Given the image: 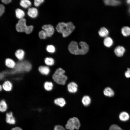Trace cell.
Segmentation results:
<instances>
[{
  "instance_id": "5",
  "label": "cell",
  "mask_w": 130,
  "mask_h": 130,
  "mask_svg": "<svg viewBox=\"0 0 130 130\" xmlns=\"http://www.w3.org/2000/svg\"><path fill=\"white\" fill-rule=\"evenodd\" d=\"M43 30L46 33L47 37H50L53 34L54 29L53 26L51 24H46L42 27Z\"/></svg>"
},
{
  "instance_id": "7",
  "label": "cell",
  "mask_w": 130,
  "mask_h": 130,
  "mask_svg": "<svg viewBox=\"0 0 130 130\" xmlns=\"http://www.w3.org/2000/svg\"><path fill=\"white\" fill-rule=\"evenodd\" d=\"M2 86L3 90L4 91L9 92L11 91L13 87L12 83L9 80L4 81L3 83L1 84Z\"/></svg>"
},
{
  "instance_id": "38",
  "label": "cell",
  "mask_w": 130,
  "mask_h": 130,
  "mask_svg": "<svg viewBox=\"0 0 130 130\" xmlns=\"http://www.w3.org/2000/svg\"><path fill=\"white\" fill-rule=\"evenodd\" d=\"M11 130H23L19 127H16L12 128Z\"/></svg>"
},
{
  "instance_id": "24",
  "label": "cell",
  "mask_w": 130,
  "mask_h": 130,
  "mask_svg": "<svg viewBox=\"0 0 130 130\" xmlns=\"http://www.w3.org/2000/svg\"><path fill=\"white\" fill-rule=\"evenodd\" d=\"M121 33L125 37L129 36L130 35V28L128 26L123 27L121 29Z\"/></svg>"
},
{
  "instance_id": "22",
  "label": "cell",
  "mask_w": 130,
  "mask_h": 130,
  "mask_svg": "<svg viewBox=\"0 0 130 130\" xmlns=\"http://www.w3.org/2000/svg\"><path fill=\"white\" fill-rule=\"evenodd\" d=\"M44 61L45 65L48 66H52L54 63V59L51 57H46L45 58Z\"/></svg>"
},
{
  "instance_id": "16",
  "label": "cell",
  "mask_w": 130,
  "mask_h": 130,
  "mask_svg": "<svg viewBox=\"0 0 130 130\" xmlns=\"http://www.w3.org/2000/svg\"><path fill=\"white\" fill-rule=\"evenodd\" d=\"M113 40L112 38L109 37H105L103 41V43L106 47H110L113 45Z\"/></svg>"
},
{
  "instance_id": "25",
  "label": "cell",
  "mask_w": 130,
  "mask_h": 130,
  "mask_svg": "<svg viewBox=\"0 0 130 130\" xmlns=\"http://www.w3.org/2000/svg\"><path fill=\"white\" fill-rule=\"evenodd\" d=\"M8 108L7 104L4 99L1 100L0 102V110L1 112H5Z\"/></svg>"
},
{
  "instance_id": "8",
  "label": "cell",
  "mask_w": 130,
  "mask_h": 130,
  "mask_svg": "<svg viewBox=\"0 0 130 130\" xmlns=\"http://www.w3.org/2000/svg\"><path fill=\"white\" fill-rule=\"evenodd\" d=\"M14 55L15 57L18 60L22 61L24 58L25 52L23 49H19L16 51Z\"/></svg>"
},
{
  "instance_id": "23",
  "label": "cell",
  "mask_w": 130,
  "mask_h": 130,
  "mask_svg": "<svg viewBox=\"0 0 130 130\" xmlns=\"http://www.w3.org/2000/svg\"><path fill=\"white\" fill-rule=\"evenodd\" d=\"M15 13L16 17L20 19L23 18L25 15L24 11L20 8L16 9L15 11Z\"/></svg>"
},
{
  "instance_id": "20",
  "label": "cell",
  "mask_w": 130,
  "mask_h": 130,
  "mask_svg": "<svg viewBox=\"0 0 130 130\" xmlns=\"http://www.w3.org/2000/svg\"><path fill=\"white\" fill-rule=\"evenodd\" d=\"M55 104L56 105L62 107L66 104L65 99L62 98H59L55 99L54 101Z\"/></svg>"
},
{
  "instance_id": "28",
  "label": "cell",
  "mask_w": 130,
  "mask_h": 130,
  "mask_svg": "<svg viewBox=\"0 0 130 130\" xmlns=\"http://www.w3.org/2000/svg\"><path fill=\"white\" fill-rule=\"evenodd\" d=\"M75 125V129L76 130L79 129L80 127L81 124L79 119L76 117L72 118Z\"/></svg>"
},
{
  "instance_id": "17",
  "label": "cell",
  "mask_w": 130,
  "mask_h": 130,
  "mask_svg": "<svg viewBox=\"0 0 130 130\" xmlns=\"http://www.w3.org/2000/svg\"><path fill=\"white\" fill-rule=\"evenodd\" d=\"M98 33L100 37L105 38L107 37L108 35L109 32L106 28L104 27H102L100 28Z\"/></svg>"
},
{
  "instance_id": "6",
  "label": "cell",
  "mask_w": 130,
  "mask_h": 130,
  "mask_svg": "<svg viewBox=\"0 0 130 130\" xmlns=\"http://www.w3.org/2000/svg\"><path fill=\"white\" fill-rule=\"evenodd\" d=\"M4 64L7 68L10 69H13L15 67L16 62L13 59L8 58L5 60Z\"/></svg>"
},
{
  "instance_id": "39",
  "label": "cell",
  "mask_w": 130,
  "mask_h": 130,
  "mask_svg": "<svg viewBox=\"0 0 130 130\" xmlns=\"http://www.w3.org/2000/svg\"><path fill=\"white\" fill-rule=\"evenodd\" d=\"M127 3L128 4H130V0H127L126 1Z\"/></svg>"
},
{
  "instance_id": "15",
  "label": "cell",
  "mask_w": 130,
  "mask_h": 130,
  "mask_svg": "<svg viewBox=\"0 0 130 130\" xmlns=\"http://www.w3.org/2000/svg\"><path fill=\"white\" fill-rule=\"evenodd\" d=\"M65 127L69 130H75V125L72 118H70L68 120Z\"/></svg>"
},
{
  "instance_id": "3",
  "label": "cell",
  "mask_w": 130,
  "mask_h": 130,
  "mask_svg": "<svg viewBox=\"0 0 130 130\" xmlns=\"http://www.w3.org/2000/svg\"><path fill=\"white\" fill-rule=\"evenodd\" d=\"M65 72V71L61 68L57 69L52 75L53 80L58 84H65L67 79V76L64 74Z\"/></svg>"
},
{
  "instance_id": "12",
  "label": "cell",
  "mask_w": 130,
  "mask_h": 130,
  "mask_svg": "<svg viewBox=\"0 0 130 130\" xmlns=\"http://www.w3.org/2000/svg\"><path fill=\"white\" fill-rule=\"evenodd\" d=\"M27 13L30 17L32 18H35L38 15V11L37 9L35 8H30L28 9Z\"/></svg>"
},
{
  "instance_id": "26",
  "label": "cell",
  "mask_w": 130,
  "mask_h": 130,
  "mask_svg": "<svg viewBox=\"0 0 130 130\" xmlns=\"http://www.w3.org/2000/svg\"><path fill=\"white\" fill-rule=\"evenodd\" d=\"M82 102L84 106H87L90 104L91 102V99L89 96H85L82 98Z\"/></svg>"
},
{
  "instance_id": "40",
  "label": "cell",
  "mask_w": 130,
  "mask_h": 130,
  "mask_svg": "<svg viewBox=\"0 0 130 130\" xmlns=\"http://www.w3.org/2000/svg\"><path fill=\"white\" fill-rule=\"evenodd\" d=\"M3 89V88L2 85L0 84V91H1Z\"/></svg>"
},
{
  "instance_id": "19",
  "label": "cell",
  "mask_w": 130,
  "mask_h": 130,
  "mask_svg": "<svg viewBox=\"0 0 130 130\" xmlns=\"http://www.w3.org/2000/svg\"><path fill=\"white\" fill-rule=\"evenodd\" d=\"M103 93L105 96L110 97L113 96L114 94L113 91L109 87H107L104 89Z\"/></svg>"
},
{
  "instance_id": "35",
  "label": "cell",
  "mask_w": 130,
  "mask_h": 130,
  "mask_svg": "<svg viewBox=\"0 0 130 130\" xmlns=\"http://www.w3.org/2000/svg\"><path fill=\"white\" fill-rule=\"evenodd\" d=\"M54 130H65V128L62 126L57 125L54 127Z\"/></svg>"
},
{
  "instance_id": "21",
  "label": "cell",
  "mask_w": 130,
  "mask_h": 130,
  "mask_svg": "<svg viewBox=\"0 0 130 130\" xmlns=\"http://www.w3.org/2000/svg\"><path fill=\"white\" fill-rule=\"evenodd\" d=\"M119 119L120 120L123 121H127L129 119L130 116L129 114L125 111L121 112L119 115Z\"/></svg>"
},
{
  "instance_id": "13",
  "label": "cell",
  "mask_w": 130,
  "mask_h": 130,
  "mask_svg": "<svg viewBox=\"0 0 130 130\" xmlns=\"http://www.w3.org/2000/svg\"><path fill=\"white\" fill-rule=\"evenodd\" d=\"M77 84L74 82H70L67 85V89L68 91L72 93H75L77 92Z\"/></svg>"
},
{
  "instance_id": "10",
  "label": "cell",
  "mask_w": 130,
  "mask_h": 130,
  "mask_svg": "<svg viewBox=\"0 0 130 130\" xmlns=\"http://www.w3.org/2000/svg\"><path fill=\"white\" fill-rule=\"evenodd\" d=\"M125 51V48L121 46H118L114 49V52L115 55L117 56L121 57L124 54Z\"/></svg>"
},
{
  "instance_id": "2",
  "label": "cell",
  "mask_w": 130,
  "mask_h": 130,
  "mask_svg": "<svg viewBox=\"0 0 130 130\" xmlns=\"http://www.w3.org/2000/svg\"><path fill=\"white\" fill-rule=\"evenodd\" d=\"M75 27L71 22L67 23L61 22L58 23L57 25L56 29L59 32L61 33L63 37H65L68 36L72 33Z\"/></svg>"
},
{
  "instance_id": "29",
  "label": "cell",
  "mask_w": 130,
  "mask_h": 130,
  "mask_svg": "<svg viewBox=\"0 0 130 130\" xmlns=\"http://www.w3.org/2000/svg\"><path fill=\"white\" fill-rule=\"evenodd\" d=\"M46 49L48 52L51 53H54L55 51L54 46L52 45H49L47 46Z\"/></svg>"
},
{
  "instance_id": "31",
  "label": "cell",
  "mask_w": 130,
  "mask_h": 130,
  "mask_svg": "<svg viewBox=\"0 0 130 130\" xmlns=\"http://www.w3.org/2000/svg\"><path fill=\"white\" fill-rule=\"evenodd\" d=\"M33 29V26L32 25L27 26L25 32L27 34H30L32 32Z\"/></svg>"
},
{
  "instance_id": "11",
  "label": "cell",
  "mask_w": 130,
  "mask_h": 130,
  "mask_svg": "<svg viewBox=\"0 0 130 130\" xmlns=\"http://www.w3.org/2000/svg\"><path fill=\"white\" fill-rule=\"evenodd\" d=\"M6 121L10 124L13 125L16 123V120L15 117L13 115L12 112L7 113L6 115Z\"/></svg>"
},
{
  "instance_id": "4",
  "label": "cell",
  "mask_w": 130,
  "mask_h": 130,
  "mask_svg": "<svg viewBox=\"0 0 130 130\" xmlns=\"http://www.w3.org/2000/svg\"><path fill=\"white\" fill-rule=\"evenodd\" d=\"M26 19L23 18L20 19L15 26L16 29L19 32H25L27 26L26 24Z\"/></svg>"
},
{
  "instance_id": "36",
  "label": "cell",
  "mask_w": 130,
  "mask_h": 130,
  "mask_svg": "<svg viewBox=\"0 0 130 130\" xmlns=\"http://www.w3.org/2000/svg\"><path fill=\"white\" fill-rule=\"evenodd\" d=\"M125 77L127 78L130 77V69L128 68L127 70L125 72Z\"/></svg>"
},
{
  "instance_id": "27",
  "label": "cell",
  "mask_w": 130,
  "mask_h": 130,
  "mask_svg": "<svg viewBox=\"0 0 130 130\" xmlns=\"http://www.w3.org/2000/svg\"><path fill=\"white\" fill-rule=\"evenodd\" d=\"M20 4L23 8H27L31 6V1L28 0H22L20 2Z\"/></svg>"
},
{
  "instance_id": "14",
  "label": "cell",
  "mask_w": 130,
  "mask_h": 130,
  "mask_svg": "<svg viewBox=\"0 0 130 130\" xmlns=\"http://www.w3.org/2000/svg\"><path fill=\"white\" fill-rule=\"evenodd\" d=\"M104 2L106 5L116 6L118 5L121 3V1L117 0H105Z\"/></svg>"
},
{
  "instance_id": "41",
  "label": "cell",
  "mask_w": 130,
  "mask_h": 130,
  "mask_svg": "<svg viewBox=\"0 0 130 130\" xmlns=\"http://www.w3.org/2000/svg\"><path fill=\"white\" fill-rule=\"evenodd\" d=\"M122 130H123L122 129Z\"/></svg>"
},
{
  "instance_id": "32",
  "label": "cell",
  "mask_w": 130,
  "mask_h": 130,
  "mask_svg": "<svg viewBox=\"0 0 130 130\" xmlns=\"http://www.w3.org/2000/svg\"><path fill=\"white\" fill-rule=\"evenodd\" d=\"M122 129L119 126L116 124H113L110 126L109 130H122Z\"/></svg>"
},
{
  "instance_id": "9",
  "label": "cell",
  "mask_w": 130,
  "mask_h": 130,
  "mask_svg": "<svg viewBox=\"0 0 130 130\" xmlns=\"http://www.w3.org/2000/svg\"><path fill=\"white\" fill-rule=\"evenodd\" d=\"M38 70L41 74L47 76L50 72L49 67L46 65L39 66L38 68Z\"/></svg>"
},
{
  "instance_id": "34",
  "label": "cell",
  "mask_w": 130,
  "mask_h": 130,
  "mask_svg": "<svg viewBox=\"0 0 130 130\" xmlns=\"http://www.w3.org/2000/svg\"><path fill=\"white\" fill-rule=\"evenodd\" d=\"M5 10V7L2 4L0 5V16H1L4 13Z\"/></svg>"
},
{
  "instance_id": "18",
  "label": "cell",
  "mask_w": 130,
  "mask_h": 130,
  "mask_svg": "<svg viewBox=\"0 0 130 130\" xmlns=\"http://www.w3.org/2000/svg\"><path fill=\"white\" fill-rule=\"evenodd\" d=\"M43 87L44 89L47 91H51L53 88V85L51 82L47 81L43 84Z\"/></svg>"
},
{
  "instance_id": "30",
  "label": "cell",
  "mask_w": 130,
  "mask_h": 130,
  "mask_svg": "<svg viewBox=\"0 0 130 130\" xmlns=\"http://www.w3.org/2000/svg\"><path fill=\"white\" fill-rule=\"evenodd\" d=\"M38 35L39 38L41 39H45L47 37L46 32L44 30L40 31Z\"/></svg>"
},
{
  "instance_id": "33",
  "label": "cell",
  "mask_w": 130,
  "mask_h": 130,
  "mask_svg": "<svg viewBox=\"0 0 130 130\" xmlns=\"http://www.w3.org/2000/svg\"><path fill=\"white\" fill-rule=\"evenodd\" d=\"M44 1V0H35L34 1V4L36 7H38Z\"/></svg>"
},
{
  "instance_id": "37",
  "label": "cell",
  "mask_w": 130,
  "mask_h": 130,
  "mask_svg": "<svg viewBox=\"0 0 130 130\" xmlns=\"http://www.w3.org/2000/svg\"><path fill=\"white\" fill-rule=\"evenodd\" d=\"M1 1L4 4H8L10 3L12 1L11 0H2Z\"/></svg>"
},
{
  "instance_id": "1",
  "label": "cell",
  "mask_w": 130,
  "mask_h": 130,
  "mask_svg": "<svg viewBox=\"0 0 130 130\" xmlns=\"http://www.w3.org/2000/svg\"><path fill=\"white\" fill-rule=\"evenodd\" d=\"M79 46L77 43L74 41H72L69 44L68 49L71 53L76 55H84L88 51L89 46L85 42L81 41Z\"/></svg>"
}]
</instances>
